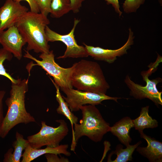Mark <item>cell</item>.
Masks as SVG:
<instances>
[{"instance_id":"6","label":"cell","mask_w":162,"mask_h":162,"mask_svg":"<svg viewBox=\"0 0 162 162\" xmlns=\"http://www.w3.org/2000/svg\"><path fill=\"white\" fill-rule=\"evenodd\" d=\"M159 63V62L156 60L147 70L141 72L143 79L146 83L145 86L135 83L128 75L126 76L124 81L130 90V95L136 99H148L157 106L162 105V92H159L157 88V84L161 82L162 79L158 78L150 80L148 78L149 76L156 70Z\"/></svg>"},{"instance_id":"21","label":"cell","mask_w":162,"mask_h":162,"mask_svg":"<svg viewBox=\"0 0 162 162\" xmlns=\"http://www.w3.org/2000/svg\"><path fill=\"white\" fill-rule=\"evenodd\" d=\"M13 57L12 53L7 51L3 48L0 49V75L3 76L9 79L11 83H16L17 79L14 78L6 71L4 68L3 63L6 60H11Z\"/></svg>"},{"instance_id":"28","label":"cell","mask_w":162,"mask_h":162,"mask_svg":"<svg viewBox=\"0 0 162 162\" xmlns=\"http://www.w3.org/2000/svg\"><path fill=\"white\" fill-rule=\"evenodd\" d=\"M107 4H111L114 8L115 11L119 14V16L122 14V12L120 10V6L118 0H105Z\"/></svg>"},{"instance_id":"24","label":"cell","mask_w":162,"mask_h":162,"mask_svg":"<svg viewBox=\"0 0 162 162\" xmlns=\"http://www.w3.org/2000/svg\"><path fill=\"white\" fill-rule=\"evenodd\" d=\"M45 156L48 162H69V160L64 157L59 158L57 154L53 153H47Z\"/></svg>"},{"instance_id":"22","label":"cell","mask_w":162,"mask_h":162,"mask_svg":"<svg viewBox=\"0 0 162 162\" xmlns=\"http://www.w3.org/2000/svg\"><path fill=\"white\" fill-rule=\"evenodd\" d=\"M145 0H125L123 3L124 11L128 14L136 12L140 5L143 4Z\"/></svg>"},{"instance_id":"4","label":"cell","mask_w":162,"mask_h":162,"mask_svg":"<svg viewBox=\"0 0 162 162\" xmlns=\"http://www.w3.org/2000/svg\"><path fill=\"white\" fill-rule=\"evenodd\" d=\"M73 65L71 79L73 87L81 91L106 94L110 86L98 63L82 59Z\"/></svg>"},{"instance_id":"17","label":"cell","mask_w":162,"mask_h":162,"mask_svg":"<svg viewBox=\"0 0 162 162\" xmlns=\"http://www.w3.org/2000/svg\"><path fill=\"white\" fill-rule=\"evenodd\" d=\"M149 106L142 107L139 116L132 120L134 127L139 132L143 131L145 128H153L158 126L157 120L153 119L149 115Z\"/></svg>"},{"instance_id":"14","label":"cell","mask_w":162,"mask_h":162,"mask_svg":"<svg viewBox=\"0 0 162 162\" xmlns=\"http://www.w3.org/2000/svg\"><path fill=\"white\" fill-rule=\"evenodd\" d=\"M47 147L44 149H36L32 147L28 144L24 149L22 155V162H30L43 154L53 153L57 154H63L67 156L71 155V153L68 150V144L59 145L55 147Z\"/></svg>"},{"instance_id":"1","label":"cell","mask_w":162,"mask_h":162,"mask_svg":"<svg viewBox=\"0 0 162 162\" xmlns=\"http://www.w3.org/2000/svg\"><path fill=\"white\" fill-rule=\"evenodd\" d=\"M28 79L18 78L16 83H11L10 97L5 102L8 110L0 129V137L4 138L12 128L20 123L36 122L34 118L26 110V94L28 91Z\"/></svg>"},{"instance_id":"18","label":"cell","mask_w":162,"mask_h":162,"mask_svg":"<svg viewBox=\"0 0 162 162\" xmlns=\"http://www.w3.org/2000/svg\"><path fill=\"white\" fill-rule=\"evenodd\" d=\"M50 79L56 89V98L59 104V106L56 109V111L58 114L64 116L70 121L72 126L73 136L74 132V125L77 123L78 118L70 111L60 93L59 87L52 80L51 78Z\"/></svg>"},{"instance_id":"15","label":"cell","mask_w":162,"mask_h":162,"mask_svg":"<svg viewBox=\"0 0 162 162\" xmlns=\"http://www.w3.org/2000/svg\"><path fill=\"white\" fill-rule=\"evenodd\" d=\"M134 127V124L131 118L124 117L114 125L110 127V132L116 136L119 141L126 146L130 144L132 139L130 135V129Z\"/></svg>"},{"instance_id":"13","label":"cell","mask_w":162,"mask_h":162,"mask_svg":"<svg viewBox=\"0 0 162 162\" xmlns=\"http://www.w3.org/2000/svg\"><path fill=\"white\" fill-rule=\"evenodd\" d=\"M139 133L141 137L147 142V146L145 147L138 146L136 151L150 162H162V142L147 135L143 131Z\"/></svg>"},{"instance_id":"19","label":"cell","mask_w":162,"mask_h":162,"mask_svg":"<svg viewBox=\"0 0 162 162\" xmlns=\"http://www.w3.org/2000/svg\"><path fill=\"white\" fill-rule=\"evenodd\" d=\"M71 10L70 0H52L50 13L53 18H59Z\"/></svg>"},{"instance_id":"2","label":"cell","mask_w":162,"mask_h":162,"mask_svg":"<svg viewBox=\"0 0 162 162\" xmlns=\"http://www.w3.org/2000/svg\"><path fill=\"white\" fill-rule=\"evenodd\" d=\"M50 23L49 20L40 13L28 11L15 23L20 33L25 40L26 50L37 53H48L50 46L48 44L45 29Z\"/></svg>"},{"instance_id":"23","label":"cell","mask_w":162,"mask_h":162,"mask_svg":"<svg viewBox=\"0 0 162 162\" xmlns=\"http://www.w3.org/2000/svg\"><path fill=\"white\" fill-rule=\"evenodd\" d=\"M40 12L43 15L47 16L50 11L52 0H35Z\"/></svg>"},{"instance_id":"9","label":"cell","mask_w":162,"mask_h":162,"mask_svg":"<svg viewBox=\"0 0 162 162\" xmlns=\"http://www.w3.org/2000/svg\"><path fill=\"white\" fill-rule=\"evenodd\" d=\"M66 95H62L70 111L76 112L80 107L88 104L97 105L106 100H112L117 102L120 98L112 97L105 94L85 91L74 89H66L61 90Z\"/></svg>"},{"instance_id":"12","label":"cell","mask_w":162,"mask_h":162,"mask_svg":"<svg viewBox=\"0 0 162 162\" xmlns=\"http://www.w3.org/2000/svg\"><path fill=\"white\" fill-rule=\"evenodd\" d=\"M0 44L3 48L20 60L22 57V48L26 42L14 25L0 34Z\"/></svg>"},{"instance_id":"11","label":"cell","mask_w":162,"mask_h":162,"mask_svg":"<svg viewBox=\"0 0 162 162\" xmlns=\"http://www.w3.org/2000/svg\"><path fill=\"white\" fill-rule=\"evenodd\" d=\"M28 10L20 2L14 0H6L0 8V34L6 29L14 25Z\"/></svg>"},{"instance_id":"8","label":"cell","mask_w":162,"mask_h":162,"mask_svg":"<svg viewBox=\"0 0 162 162\" xmlns=\"http://www.w3.org/2000/svg\"><path fill=\"white\" fill-rule=\"evenodd\" d=\"M80 22V20L75 18L72 29L68 34H59L51 30L48 26H46L45 32L48 42L61 41L66 46L64 54L57 58H84L89 56L85 47L78 45L75 38V29Z\"/></svg>"},{"instance_id":"16","label":"cell","mask_w":162,"mask_h":162,"mask_svg":"<svg viewBox=\"0 0 162 162\" xmlns=\"http://www.w3.org/2000/svg\"><path fill=\"white\" fill-rule=\"evenodd\" d=\"M16 140L13 143L14 150L9 148L4 155V162H19L22 157V152L28 144L27 140L24 138L22 135L16 132L15 135Z\"/></svg>"},{"instance_id":"10","label":"cell","mask_w":162,"mask_h":162,"mask_svg":"<svg viewBox=\"0 0 162 162\" xmlns=\"http://www.w3.org/2000/svg\"><path fill=\"white\" fill-rule=\"evenodd\" d=\"M128 39L126 43L121 47L116 50L104 49L99 47H94L83 44L89 56L94 59L103 61L109 63L114 62L117 57H120L127 53V50L134 44V36L130 28H129Z\"/></svg>"},{"instance_id":"5","label":"cell","mask_w":162,"mask_h":162,"mask_svg":"<svg viewBox=\"0 0 162 162\" xmlns=\"http://www.w3.org/2000/svg\"><path fill=\"white\" fill-rule=\"evenodd\" d=\"M24 57L31 59L36 63H32L27 69L29 71L32 67L37 65L41 67L50 76H52L54 82L59 87L61 90L66 89L73 88L71 84V76L74 66L68 68H64L59 66L55 61V55L53 50L48 53H42L39 56L41 59L40 60L32 56L26 50Z\"/></svg>"},{"instance_id":"27","label":"cell","mask_w":162,"mask_h":162,"mask_svg":"<svg viewBox=\"0 0 162 162\" xmlns=\"http://www.w3.org/2000/svg\"><path fill=\"white\" fill-rule=\"evenodd\" d=\"M17 2H20L22 0H25L28 4L31 11L34 13H39L40 11L35 0H14Z\"/></svg>"},{"instance_id":"25","label":"cell","mask_w":162,"mask_h":162,"mask_svg":"<svg viewBox=\"0 0 162 162\" xmlns=\"http://www.w3.org/2000/svg\"><path fill=\"white\" fill-rule=\"evenodd\" d=\"M85 0H70L71 11L74 13H78L82 7V3Z\"/></svg>"},{"instance_id":"20","label":"cell","mask_w":162,"mask_h":162,"mask_svg":"<svg viewBox=\"0 0 162 162\" xmlns=\"http://www.w3.org/2000/svg\"><path fill=\"white\" fill-rule=\"evenodd\" d=\"M142 142L140 141L134 145L127 146L125 148H123V146L121 144L118 145L114 152V154L116 155L115 160H110L112 162H126L128 161H132V154L136 148Z\"/></svg>"},{"instance_id":"26","label":"cell","mask_w":162,"mask_h":162,"mask_svg":"<svg viewBox=\"0 0 162 162\" xmlns=\"http://www.w3.org/2000/svg\"><path fill=\"white\" fill-rule=\"evenodd\" d=\"M6 93L5 91L0 90V129L2 124L4 117L3 116V110L2 101Z\"/></svg>"},{"instance_id":"3","label":"cell","mask_w":162,"mask_h":162,"mask_svg":"<svg viewBox=\"0 0 162 162\" xmlns=\"http://www.w3.org/2000/svg\"><path fill=\"white\" fill-rule=\"evenodd\" d=\"M82 118L80 124L74 125V132L70 150L74 152L78 140L86 136L93 141L100 142L104 136L110 132V127L103 118L95 105L88 104L81 106Z\"/></svg>"},{"instance_id":"7","label":"cell","mask_w":162,"mask_h":162,"mask_svg":"<svg viewBox=\"0 0 162 162\" xmlns=\"http://www.w3.org/2000/svg\"><path fill=\"white\" fill-rule=\"evenodd\" d=\"M56 122L59 124L57 127L48 126L45 122L42 121L40 131L27 137L30 146L36 149L45 146L51 147L59 146L60 142L68 135L69 129L64 120H57Z\"/></svg>"}]
</instances>
